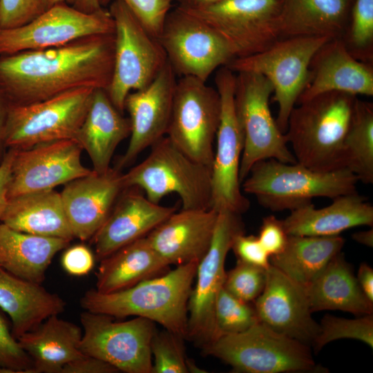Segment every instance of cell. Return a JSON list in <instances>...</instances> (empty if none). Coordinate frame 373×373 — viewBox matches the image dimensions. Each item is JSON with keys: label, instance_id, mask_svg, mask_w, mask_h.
<instances>
[{"label": "cell", "instance_id": "cell-35", "mask_svg": "<svg viewBox=\"0 0 373 373\" xmlns=\"http://www.w3.org/2000/svg\"><path fill=\"white\" fill-rule=\"evenodd\" d=\"M343 167L363 184L373 183V104L358 99L354 105L343 142Z\"/></svg>", "mask_w": 373, "mask_h": 373}, {"label": "cell", "instance_id": "cell-12", "mask_svg": "<svg viewBox=\"0 0 373 373\" xmlns=\"http://www.w3.org/2000/svg\"><path fill=\"white\" fill-rule=\"evenodd\" d=\"M220 99V117L211 167L212 209L240 215L249 208L242 193L239 171L244 147L242 131L235 107L236 73L227 66L215 76Z\"/></svg>", "mask_w": 373, "mask_h": 373}, {"label": "cell", "instance_id": "cell-31", "mask_svg": "<svg viewBox=\"0 0 373 373\" xmlns=\"http://www.w3.org/2000/svg\"><path fill=\"white\" fill-rule=\"evenodd\" d=\"M303 287L312 313L340 310L357 316L372 314L373 302L363 292L341 252Z\"/></svg>", "mask_w": 373, "mask_h": 373}, {"label": "cell", "instance_id": "cell-9", "mask_svg": "<svg viewBox=\"0 0 373 373\" xmlns=\"http://www.w3.org/2000/svg\"><path fill=\"white\" fill-rule=\"evenodd\" d=\"M330 39L328 37L281 39L261 52L234 58L225 66L235 73L260 74L271 82L273 101L278 105L276 122L285 133L290 113L307 85L312 58Z\"/></svg>", "mask_w": 373, "mask_h": 373}, {"label": "cell", "instance_id": "cell-17", "mask_svg": "<svg viewBox=\"0 0 373 373\" xmlns=\"http://www.w3.org/2000/svg\"><path fill=\"white\" fill-rule=\"evenodd\" d=\"M114 32V21L108 10L102 8L85 13L59 3L26 24L0 28V55L47 49L90 35Z\"/></svg>", "mask_w": 373, "mask_h": 373}, {"label": "cell", "instance_id": "cell-40", "mask_svg": "<svg viewBox=\"0 0 373 373\" xmlns=\"http://www.w3.org/2000/svg\"><path fill=\"white\" fill-rule=\"evenodd\" d=\"M267 270L237 260L236 266L226 273L223 287L236 298L254 303L265 288Z\"/></svg>", "mask_w": 373, "mask_h": 373}, {"label": "cell", "instance_id": "cell-32", "mask_svg": "<svg viewBox=\"0 0 373 373\" xmlns=\"http://www.w3.org/2000/svg\"><path fill=\"white\" fill-rule=\"evenodd\" d=\"M71 240L34 235L0 224V267L19 278L41 283L54 256Z\"/></svg>", "mask_w": 373, "mask_h": 373}, {"label": "cell", "instance_id": "cell-30", "mask_svg": "<svg viewBox=\"0 0 373 373\" xmlns=\"http://www.w3.org/2000/svg\"><path fill=\"white\" fill-rule=\"evenodd\" d=\"M0 221L23 233L69 240L74 238L61 193L55 189L9 198Z\"/></svg>", "mask_w": 373, "mask_h": 373}, {"label": "cell", "instance_id": "cell-47", "mask_svg": "<svg viewBox=\"0 0 373 373\" xmlns=\"http://www.w3.org/2000/svg\"><path fill=\"white\" fill-rule=\"evenodd\" d=\"M119 370L108 363L97 357L84 354L67 363L61 373H117Z\"/></svg>", "mask_w": 373, "mask_h": 373}, {"label": "cell", "instance_id": "cell-52", "mask_svg": "<svg viewBox=\"0 0 373 373\" xmlns=\"http://www.w3.org/2000/svg\"><path fill=\"white\" fill-rule=\"evenodd\" d=\"M354 240L359 244L368 247H373V230L372 229L356 232L352 235Z\"/></svg>", "mask_w": 373, "mask_h": 373}, {"label": "cell", "instance_id": "cell-50", "mask_svg": "<svg viewBox=\"0 0 373 373\" xmlns=\"http://www.w3.org/2000/svg\"><path fill=\"white\" fill-rule=\"evenodd\" d=\"M8 107L9 103L0 87V162L6 152L3 135Z\"/></svg>", "mask_w": 373, "mask_h": 373}, {"label": "cell", "instance_id": "cell-49", "mask_svg": "<svg viewBox=\"0 0 373 373\" xmlns=\"http://www.w3.org/2000/svg\"><path fill=\"white\" fill-rule=\"evenodd\" d=\"M364 294L373 302V269L366 263L361 264L356 276Z\"/></svg>", "mask_w": 373, "mask_h": 373}, {"label": "cell", "instance_id": "cell-48", "mask_svg": "<svg viewBox=\"0 0 373 373\" xmlns=\"http://www.w3.org/2000/svg\"><path fill=\"white\" fill-rule=\"evenodd\" d=\"M17 149H8L0 162V220L8 202V187L11 178L12 164Z\"/></svg>", "mask_w": 373, "mask_h": 373}, {"label": "cell", "instance_id": "cell-16", "mask_svg": "<svg viewBox=\"0 0 373 373\" xmlns=\"http://www.w3.org/2000/svg\"><path fill=\"white\" fill-rule=\"evenodd\" d=\"M167 61L176 75L207 82L234 56L225 41L211 28L177 6L166 17L158 37Z\"/></svg>", "mask_w": 373, "mask_h": 373}, {"label": "cell", "instance_id": "cell-39", "mask_svg": "<svg viewBox=\"0 0 373 373\" xmlns=\"http://www.w3.org/2000/svg\"><path fill=\"white\" fill-rule=\"evenodd\" d=\"M183 339L165 329L155 331L151 342L152 373H188Z\"/></svg>", "mask_w": 373, "mask_h": 373}, {"label": "cell", "instance_id": "cell-4", "mask_svg": "<svg viewBox=\"0 0 373 373\" xmlns=\"http://www.w3.org/2000/svg\"><path fill=\"white\" fill-rule=\"evenodd\" d=\"M358 182L356 176L347 169L318 171L297 162L267 159L252 166L241 188L269 210L291 211L312 203L314 198L332 200L356 193Z\"/></svg>", "mask_w": 373, "mask_h": 373}, {"label": "cell", "instance_id": "cell-38", "mask_svg": "<svg viewBox=\"0 0 373 373\" xmlns=\"http://www.w3.org/2000/svg\"><path fill=\"white\" fill-rule=\"evenodd\" d=\"M343 338L361 341L372 348V314L358 316L354 319L325 316L319 324V332L312 346L318 352L326 344Z\"/></svg>", "mask_w": 373, "mask_h": 373}, {"label": "cell", "instance_id": "cell-14", "mask_svg": "<svg viewBox=\"0 0 373 373\" xmlns=\"http://www.w3.org/2000/svg\"><path fill=\"white\" fill-rule=\"evenodd\" d=\"M245 232L241 215L223 211L218 212L211 245L199 261L188 303L186 338L201 349L217 338L215 305L226 277L224 264L234 238Z\"/></svg>", "mask_w": 373, "mask_h": 373}, {"label": "cell", "instance_id": "cell-1", "mask_svg": "<svg viewBox=\"0 0 373 373\" xmlns=\"http://www.w3.org/2000/svg\"><path fill=\"white\" fill-rule=\"evenodd\" d=\"M113 34L65 45L0 55V87L9 104L41 102L80 88L106 90L114 62Z\"/></svg>", "mask_w": 373, "mask_h": 373}, {"label": "cell", "instance_id": "cell-11", "mask_svg": "<svg viewBox=\"0 0 373 373\" xmlns=\"http://www.w3.org/2000/svg\"><path fill=\"white\" fill-rule=\"evenodd\" d=\"M94 90L80 88L32 104H9L3 135L5 147L25 149L43 142L75 139Z\"/></svg>", "mask_w": 373, "mask_h": 373}, {"label": "cell", "instance_id": "cell-13", "mask_svg": "<svg viewBox=\"0 0 373 373\" xmlns=\"http://www.w3.org/2000/svg\"><path fill=\"white\" fill-rule=\"evenodd\" d=\"M216 89L193 77L177 81L166 136L193 160L212 167L220 122Z\"/></svg>", "mask_w": 373, "mask_h": 373}, {"label": "cell", "instance_id": "cell-25", "mask_svg": "<svg viewBox=\"0 0 373 373\" xmlns=\"http://www.w3.org/2000/svg\"><path fill=\"white\" fill-rule=\"evenodd\" d=\"M283 222L288 235L336 236L353 227H372L373 207L356 192L336 197L323 208L311 203L296 209Z\"/></svg>", "mask_w": 373, "mask_h": 373}, {"label": "cell", "instance_id": "cell-15", "mask_svg": "<svg viewBox=\"0 0 373 373\" xmlns=\"http://www.w3.org/2000/svg\"><path fill=\"white\" fill-rule=\"evenodd\" d=\"M84 354L103 360L126 373H152L151 342L155 323L135 317L114 321L113 317L85 311L80 314Z\"/></svg>", "mask_w": 373, "mask_h": 373}, {"label": "cell", "instance_id": "cell-37", "mask_svg": "<svg viewBox=\"0 0 373 373\" xmlns=\"http://www.w3.org/2000/svg\"><path fill=\"white\" fill-rule=\"evenodd\" d=\"M215 322L218 338L243 332L260 321L254 304L236 298L222 287L216 301Z\"/></svg>", "mask_w": 373, "mask_h": 373}, {"label": "cell", "instance_id": "cell-5", "mask_svg": "<svg viewBox=\"0 0 373 373\" xmlns=\"http://www.w3.org/2000/svg\"><path fill=\"white\" fill-rule=\"evenodd\" d=\"M150 148L143 161L122 174L124 188H139L154 203L176 193L182 209H212L211 167L189 157L166 136Z\"/></svg>", "mask_w": 373, "mask_h": 373}, {"label": "cell", "instance_id": "cell-43", "mask_svg": "<svg viewBox=\"0 0 373 373\" xmlns=\"http://www.w3.org/2000/svg\"><path fill=\"white\" fill-rule=\"evenodd\" d=\"M43 12L41 0H0V28L23 26Z\"/></svg>", "mask_w": 373, "mask_h": 373}, {"label": "cell", "instance_id": "cell-45", "mask_svg": "<svg viewBox=\"0 0 373 373\" xmlns=\"http://www.w3.org/2000/svg\"><path fill=\"white\" fill-rule=\"evenodd\" d=\"M260 244L271 256L281 252L287 243V233L283 220L270 215L262 219L258 236Z\"/></svg>", "mask_w": 373, "mask_h": 373}, {"label": "cell", "instance_id": "cell-53", "mask_svg": "<svg viewBox=\"0 0 373 373\" xmlns=\"http://www.w3.org/2000/svg\"><path fill=\"white\" fill-rule=\"evenodd\" d=\"M178 3V6L186 9H196L209 5L219 0H174Z\"/></svg>", "mask_w": 373, "mask_h": 373}, {"label": "cell", "instance_id": "cell-3", "mask_svg": "<svg viewBox=\"0 0 373 373\" xmlns=\"http://www.w3.org/2000/svg\"><path fill=\"white\" fill-rule=\"evenodd\" d=\"M356 99L329 91L294 106L285 134L297 163L318 171L345 169L343 142Z\"/></svg>", "mask_w": 373, "mask_h": 373}, {"label": "cell", "instance_id": "cell-2", "mask_svg": "<svg viewBox=\"0 0 373 373\" xmlns=\"http://www.w3.org/2000/svg\"><path fill=\"white\" fill-rule=\"evenodd\" d=\"M198 262L178 265L162 276L115 292L89 289L81 298L80 305L86 311L112 317H142L186 338L188 303Z\"/></svg>", "mask_w": 373, "mask_h": 373}, {"label": "cell", "instance_id": "cell-54", "mask_svg": "<svg viewBox=\"0 0 373 373\" xmlns=\"http://www.w3.org/2000/svg\"><path fill=\"white\" fill-rule=\"evenodd\" d=\"M75 0H41L44 11L54 5L59 3H66L73 6Z\"/></svg>", "mask_w": 373, "mask_h": 373}, {"label": "cell", "instance_id": "cell-55", "mask_svg": "<svg viewBox=\"0 0 373 373\" xmlns=\"http://www.w3.org/2000/svg\"><path fill=\"white\" fill-rule=\"evenodd\" d=\"M1 268V267H0Z\"/></svg>", "mask_w": 373, "mask_h": 373}, {"label": "cell", "instance_id": "cell-22", "mask_svg": "<svg viewBox=\"0 0 373 373\" xmlns=\"http://www.w3.org/2000/svg\"><path fill=\"white\" fill-rule=\"evenodd\" d=\"M177 211L149 200L137 187L125 188L92 242L99 260L119 248L146 236Z\"/></svg>", "mask_w": 373, "mask_h": 373}, {"label": "cell", "instance_id": "cell-19", "mask_svg": "<svg viewBox=\"0 0 373 373\" xmlns=\"http://www.w3.org/2000/svg\"><path fill=\"white\" fill-rule=\"evenodd\" d=\"M176 75L166 63L157 77L144 88L132 91L125 99L129 114L130 140L125 153L115 168L131 165L146 149L166 136L177 83Z\"/></svg>", "mask_w": 373, "mask_h": 373}, {"label": "cell", "instance_id": "cell-6", "mask_svg": "<svg viewBox=\"0 0 373 373\" xmlns=\"http://www.w3.org/2000/svg\"><path fill=\"white\" fill-rule=\"evenodd\" d=\"M202 350L236 372H325L316 364L309 345L260 322L243 332L220 336Z\"/></svg>", "mask_w": 373, "mask_h": 373}, {"label": "cell", "instance_id": "cell-42", "mask_svg": "<svg viewBox=\"0 0 373 373\" xmlns=\"http://www.w3.org/2000/svg\"><path fill=\"white\" fill-rule=\"evenodd\" d=\"M0 367L15 373H36L33 363L15 338L6 318L0 312Z\"/></svg>", "mask_w": 373, "mask_h": 373}, {"label": "cell", "instance_id": "cell-28", "mask_svg": "<svg viewBox=\"0 0 373 373\" xmlns=\"http://www.w3.org/2000/svg\"><path fill=\"white\" fill-rule=\"evenodd\" d=\"M82 329L53 315L17 338L31 358L36 373H61L67 363L82 356Z\"/></svg>", "mask_w": 373, "mask_h": 373}, {"label": "cell", "instance_id": "cell-34", "mask_svg": "<svg viewBox=\"0 0 373 373\" xmlns=\"http://www.w3.org/2000/svg\"><path fill=\"white\" fill-rule=\"evenodd\" d=\"M345 240L339 236L288 235L284 249L270 256V264L305 287L341 252Z\"/></svg>", "mask_w": 373, "mask_h": 373}, {"label": "cell", "instance_id": "cell-36", "mask_svg": "<svg viewBox=\"0 0 373 373\" xmlns=\"http://www.w3.org/2000/svg\"><path fill=\"white\" fill-rule=\"evenodd\" d=\"M341 40L354 58L373 64V0H353Z\"/></svg>", "mask_w": 373, "mask_h": 373}, {"label": "cell", "instance_id": "cell-23", "mask_svg": "<svg viewBox=\"0 0 373 373\" xmlns=\"http://www.w3.org/2000/svg\"><path fill=\"white\" fill-rule=\"evenodd\" d=\"M218 214L213 209L176 211L146 237L169 265L199 262L211 245Z\"/></svg>", "mask_w": 373, "mask_h": 373}, {"label": "cell", "instance_id": "cell-10", "mask_svg": "<svg viewBox=\"0 0 373 373\" xmlns=\"http://www.w3.org/2000/svg\"><path fill=\"white\" fill-rule=\"evenodd\" d=\"M284 0H219L186 10L227 44L234 58L261 52L280 39Z\"/></svg>", "mask_w": 373, "mask_h": 373}, {"label": "cell", "instance_id": "cell-41", "mask_svg": "<svg viewBox=\"0 0 373 373\" xmlns=\"http://www.w3.org/2000/svg\"><path fill=\"white\" fill-rule=\"evenodd\" d=\"M113 0H98L104 8ZM155 37L158 38L173 0H121Z\"/></svg>", "mask_w": 373, "mask_h": 373}, {"label": "cell", "instance_id": "cell-24", "mask_svg": "<svg viewBox=\"0 0 373 373\" xmlns=\"http://www.w3.org/2000/svg\"><path fill=\"white\" fill-rule=\"evenodd\" d=\"M329 91L373 95V64L354 58L339 39L327 41L314 55L307 85L296 104Z\"/></svg>", "mask_w": 373, "mask_h": 373}, {"label": "cell", "instance_id": "cell-7", "mask_svg": "<svg viewBox=\"0 0 373 373\" xmlns=\"http://www.w3.org/2000/svg\"><path fill=\"white\" fill-rule=\"evenodd\" d=\"M115 24L113 70L106 93L116 108L124 111L126 96L146 87L167 63L166 53L121 0L110 3Z\"/></svg>", "mask_w": 373, "mask_h": 373}, {"label": "cell", "instance_id": "cell-8", "mask_svg": "<svg viewBox=\"0 0 373 373\" xmlns=\"http://www.w3.org/2000/svg\"><path fill=\"white\" fill-rule=\"evenodd\" d=\"M273 92L271 82L263 75L251 72L236 73L235 107L244 138L239 171L241 183L259 161L275 159L296 162L285 134L271 115L269 98Z\"/></svg>", "mask_w": 373, "mask_h": 373}, {"label": "cell", "instance_id": "cell-44", "mask_svg": "<svg viewBox=\"0 0 373 373\" xmlns=\"http://www.w3.org/2000/svg\"><path fill=\"white\" fill-rule=\"evenodd\" d=\"M231 249L237 260L265 269L271 265L270 256L256 236H247L245 232L238 234L233 239Z\"/></svg>", "mask_w": 373, "mask_h": 373}, {"label": "cell", "instance_id": "cell-29", "mask_svg": "<svg viewBox=\"0 0 373 373\" xmlns=\"http://www.w3.org/2000/svg\"><path fill=\"white\" fill-rule=\"evenodd\" d=\"M353 0H284L280 39L328 37L341 39Z\"/></svg>", "mask_w": 373, "mask_h": 373}, {"label": "cell", "instance_id": "cell-26", "mask_svg": "<svg viewBox=\"0 0 373 373\" xmlns=\"http://www.w3.org/2000/svg\"><path fill=\"white\" fill-rule=\"evenodd\" d=\"M131 134V122L111 102L106 90L95 89L75 140L85 150L93 170L107 171L117 146Z\"/></svg>", "mask_w": 373, "mask_h": 373}, {"label": "cell", "instance_id": "cell-27", "mask_svg": "<svg viewBox=\"0 0 373 373\" xmlns=\"http://www.w3.org/2000/svg\"><path fill=\"white\" fill-rule=\"evenodd\" d=\"M66 306L61 296L46 290L41 283L19 278L0 268V309L9 315L15 338L48 317L62 313Z\"/></svg>", "mask_w": 373, "mask_h": 373}, {"label": "cell", "instance_id": "cell-21", "mask_svg": "<svg viewBox=\"0 0 373 373\" xmlns=\"http://www.w3.org/2000/svg\"><path fill=\"white\" fill-rule=\"evenodd\" d=\"M122 173L115 167L65 184L61 193L64 209L74 238L90 240L113 209L125 189Z\"/></svg>", "mask_w": 373, "mask_h": 373}, {"label": "cell", "instance_id": "cell-51", "mask_svg": "<svg viewBox=\"0 0 373 373\" xmlns=\"http://www.w3.org/2000/svg\"><path fill=\"white\" fill-rule=\"evenodd\" d=\"M72 6L85 13H93L102 8L98 0H75Z\"/></svg>", "mask_w": 373, "mask_h": 373}, {"label": "cell", "instance_id": "cell-20", "mask_svg": "<svg viewBox=\"0 0 373 373\" xmlns=\"http://www.w3.org/2000/svg\"><path fill=\"white\" fill-rule=\"evenodd\" d=\"M254 305L260 323L287 337L310 346L319 332L304 287L271 265Z\"/></svg>", "mask_w": 373, "mask_h": 373}, {"label": "cell", "instance_id": "cell-46", "mask_svg": "<svg viewBox=\"0 0 373 373\" xmlns=\"http://www.w3.org/2000/svg\"><path fill=\"white\" fill-rule=\"evenodd\" d=\"M94 263L93 254L83 244L68 247L61 258V264L64 271L75 276L88 274L93 269Z\"/></svg>", "mask_w": 373, "mask_h": 373}, {"label": "cell", "instance_id": "cell-18", "mask_svg": "<svg viewBox=\"0 0 373 373\" xmlns=\"http://www.w3.org/2000/svg\"><path fill=\"white\" fill-rule=\"evenodd\" d=\"M83 149L75 139L43 142L17 149L11 171L8 196L54 189L93 170L81 162Z\"/></svg>", "mask_w": 373, "mask_h": 373}, {"label": "cell", "instance_id": "cell-33", "mask_svg": "<svg viewBox=\"0 0 373 373\" xmlns=\"http://www.w3.org/2000/svg\"><path fill=\"white\" fill-rule=\"evenodd\" d=\"M169 266L144 236L100 260L95 289L104 294L124 289L159 276Z\"/></svg>", "mask_w": 373, "mask_h": 373}]
</instances>
